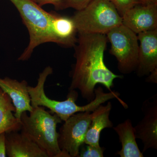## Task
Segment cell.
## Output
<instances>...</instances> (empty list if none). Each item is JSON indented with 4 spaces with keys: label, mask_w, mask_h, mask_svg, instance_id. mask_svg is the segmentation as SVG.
<instances>
[{
    "label": "cell",
    "mask_w": 157,
    "mask_h": 157,
    "mask_svg": "<svg viewBox=\"0 0 157 157\" xmlns=\"http://www.w3.org/2000/svg\"><path fill=\"white\" fill-rule=\"evenodd\" d=\"M107 41V36L104 34H78L74 46L76 63L71 71L69 90H78L82 97L88 102L95 98L97 84L103 85L112 91L114 80L123 78L113 73L104 63Z\"/></svg>",
    "instance_id": "cell-1"
},
{
    "label": "cell",
    "mask_w": 157,
    "mask_h": 157,
    "mask_svg": "<svg viewBox=\"0 0 157 157\" xmlns=\"http://www.w3.org/2000/svg\"><path fill=\"white\" fill-rule=\"evenodd\" d=\"M28 114L21 113L20 118L21 133L28 136L44 151L48 157H67L59 147L57 126L62 120L56 114H51L45 107H33Z\"/></svg>",
    "instance_id": "cell-2"
},
{
    "label": "cell",
    "mask_w": 157,
    "mask_h": 157,
    "mask_svg": "<svg viewBox=\"0 0 157 157\" xmlns=\"http://www.w3.org/2000/svg\"><path fill=\"white\" fill-rule=\"evenodd\" d=\"M16 7L28 31L29 45L18 58L21 61L30 58L34 49L48 42L56 43L52 30L54 12L45 11L33 0H9Z\"/></svg>",
    "instance_id": "cell-3"
},
{
    "label": "cell",
    "mask_w": 157,
    "mask_h": 157,
    "mask_svg": "<svg viewBox=\"0 0 157 157\" xmlns=\"http://www.w3.org/2000/svg\"><path fill=\"white\" fill-rule=\"evenodd\" d=\"M71 17L78 34L106 35L122 23V17L109 0H93Z\"/></svg>",
    "instance_id": "cell-4"
},
{
    "label": "cell",
    "mask_w": 157,
    "mask_h": 157,
    "mask_svg": "<svg viewBox=\"0 0 157 157\" xmlns=\"http://www.w3.org/2000/svg\"><path fill=\"white\" fill-rule=\"evenodd\" d=\"M106 35L111 44L109 53L116 59L120 72L128 74L135 71L139 51L137 34L121 24L110 30Z\"/></svg>",
    "instance_id": "cell-5"
},
{
    "label": "cell",
    "mask_w": 157,
    "mask_h": 157,
    "mask_svg": "<svg viewBox=\"0 0 157 157\" xmlns=\"http://www.w3.org/2000/svg\"><path fill=\"white\" fill-rule=\"evenodd\" d=\"M53 73V69L46 67L39 73L36 86H28V92L32 107H46L51 113L56 114L62 121L67 120L71 116L81 110V107L76 104L78 93L75 90L69 91L67 99L63 101H58L48 98L45 92V84L49 75Z\"/></svg>",
    "instance_id": "cell-6"
},
{
    "label": "cell",
    "mask_w": 157,
    "mask_h": 157,
    "mask_svg": "<svg viewBox=\"0 0 157 157\" xmlns=\"http://www.w3.org/2000/svg\"><path fill=\"white\" fill-rule=\"evenodd\" d=\"M91 112H78L64 121L58 132L59 147L67 157H78L91 121Z\"/></svg>",
    "instance_id": "cell-7"
},
{
    "label": "cell",
    "mask_w": 157,
    "mask_h": 157,
    "mask_svg": "<svg viewBox=\"0 0 157 157\" xmlns=\"http://www.w3.org/2000/svg\"><path fill=\"white\" fill-rule=\"evenodd\" d=\"M143 117L134 127L136 139L143 144L144 153L149 149H157V94L144 102Z\"/></svg>",
    "instance_id": "cell-8"
},
{
    "label": "cell",
    "mask_w": 157,
    "mask_h": 157,
    "mask_svg": "<svg viewBox=\"0 0 157 157\" xmlns=\"http://www.w3.org/2000/svg\"><path fill=\"white\" fill-rule=\"evenodd\" d=\"M122 17V24L138 34L157 29V4L139 3Z\"/></svg>",
    "instance_id": "cell-9"
},
{
    "label": "cell",
    "mask_w": 157,
    "mask_h": 157,
    "mask_svg": "<svg viewBox=\"0 0 157 157\" xmlns=\"http://www.w3.org/2000/svg\"><path fill=\"white\" fill-rule=\"evenodd\" d=\"M139 41L137 76H148L157 69V29L137 34Z\"/></svg>",
    "instance_id": "cell-10"
},
{
    "label": "cell",
    "mask_w": 157,
    "mask_h": 157,
    "mask_svg": "<svg viewBox=\"0 0 157 157\" xmlns=\"http://www.w3.org/2000/svg\"><path fill=\"white\" fill-rule=\"evenodd\" d=\"M28 86L26 80L19 81L9 77L0 78V88L11 98L16 109L14 116L19 119L23 112H30L33 109Z\"/></svg>",
    "instance_id": "cell-11"
},
{
    "label": "cell",
    "mask_w": 157,
    "mask_h": 157,
    "mask_svg": "<svg viewBox=\"0 0 157 157\" xmlns=\"http://www.w3.org/2000/svg\"><path fill=\"white\" fill-rule=\"evenodd\" d=\"M6 154L9 157H48L28 136L18 132L6 133Z\"/></svg>",
    "instance_id": "cell-12"
},
{
    "label": "cell",
    "mask_w": 157,
    "mask_h": 157,
    "mask_svg": "<svg viewBox=\"0 0 157 157\" xmlns=\"http://www.w3.org/2000/svg\"><path fill=\"white\" fill-rule=\"evenodd\" d=\"M112 104L108 102L107 105H101L92 114L91 121L85 137L84 144L93 146L100 145L101 132L105 128H112L113 124L109 118Z\"/></svg>",
    "instance_id": "cell-13"
},
{
    "label": "cell",
    "mask_w": 157,
    "mask_h": 157,
    "mask_svg": "<svg viewBox=\"0 0 157 157\" xmlns=\"http://www.w3.org/2000/svg\"><path fill=\"white\" fill-rule=\"evenodd\" d=\"M51 27L56 43L67 48L75 46L78 33L72 17L54 13Z\"/></svg>",
    "instance_id": "cell-14"
},
{
    "label": "cell",
    "mask_w": 157,
    "mask_h": 157,
    "mask_svg": "<svg viewBox=\"0 0 157 157\" xmlns=\"http://www.w3.org/2000/svg\"><path fill=\"white\" fill-rule=\"evenodd\" d=\"M113 128L118 135L122 145L121 149L117 152V155L121 157H144L136 142L134 128L131 120L128 119Z\"/></svg>",
    "instance_id": "cell-15"
},
{
    "label": "cell",
    "mask_w": 157,
    "mask_h": 157,
    "mask_svg": "<svg viewBox=\"0 0 157 157\" xmlns=\"http://www.w3.org/2000/svg\"><path fill=\"white\" fill-rule=\"evenodd\" d=\"M15 111L11 98L0 88V134L20 131V120L14 116Z\"/></svg>",
    "instance_id": "cell-16"
},
{
    "label": "cell",
    "mask_w": 157,
    "mask_h": 157,
    "mask_svg": "<svg viewBox=\"0 0 157 157\" xmlns=\"http://www.w3.org/2000/svg\"><path fill=\"white\" fill-rule=\"evenodd\" d=\"M105 148L101 147L93 146L83 144L79 151L80 157H103Z\"/></svg>",
    "instance_id": "cell-17"
},
{
    "label": "cell",
    "mask_w": 157,
    "mask_h": 157,
    "mask_svg": "<svg viewBox=\"0 0 157 157\" xmlns=\"http://www.w3.org/2000/svg\"><path fill=\"white\" fill-rule=\"evenodd\" d=\"M121 17L133 7L140 3L138 0H109Z\"/></svg>",
    "instance_id": "cell-18"
},
{
    "label": "cell",
    "mask_w": 157,
    "mask_h": 157,
    "mask_svg": "<svg viewBox=\"0 0 157 157\" xmlns=\"http://www.w3.org/2000/svg\"><path fill=\"white\" fill-rule=\"evenodd\" d=\"M93 0H62L61 10L71 8L79 11L84 9Z\"/></svg>",
    "instance_id": "cell-19"
},
{
    "label": "cell",
    "mask_w": 157,
    "mask_h": 157,
    "mask_svg": "<svg viewBox=\"0 0 157 157\" xmlns=\"http://www.w3.org/2000/svg\"><path fill=\"white\" fill-rule=\"evenodd\" d=\"M39 6L42 7L45 5H52L57 10H61L62 0H33Z\"/></svg>",
    "instance_id": "cell-20"
},
{
    "label": "cell",
    "mask_w": 157,
    "mask_h": 157,
    "mask_svg": "<svg viewBox=\"0 0 157 157\" xmlns=\"http://www.w3.org/2000/svg\"><path fill=\"white\" fill-rule=\"evenodd\" d=\"M6 156V133H2L0 134V157Z\"/></svg>",
    "instance_id": "cell-21"
},
{
    "label": "cell",
    "mask_w": 157,
    "mask_h": 157,
    "mask_svg": "<svg viewBox=\"0 0 157 157\" xmlns=\"http://www.w3.org/2000/svg\"><path fill=\"white\" fill-rule=\"evenodd\" d=\"M148 82L157 83V69L152 72L148 76L147 78Z\"/></svg>",
    "instance_id": "cell-22"
},
{
    "label": "cell",
    "mask_w": 157,
    "mask_h": 157,
    "mask_svg": "<svg viewBox=\"0 0 157 157\" xmlns=\"http://www.w3.org/2000/svg\"><path fill=\"white\" fill-rule=\"evenodd\" d=\"M143 4H157V0H138Z\"/></svg>",
    "instance_id": "cell-23"
}]
</instances>
